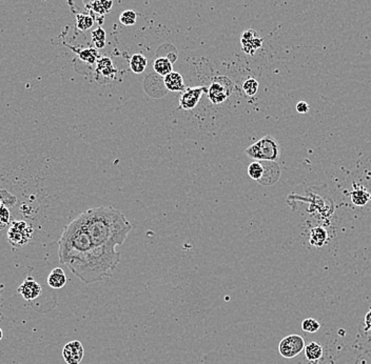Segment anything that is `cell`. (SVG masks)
<instances>
[{"label": "cell", "mask_w": 371, "mask_h": 364, "mask_svg": "<svg viewBox=\"0 0 371 364\" xmlns=\"http://www.w3.org/2000/svg\"><path fill=\"white\" fill-rule=\"evenodd\" d=\"M7 225H5L2 221H0V230H4Z\"/></svg>", "instance_id": "32"}, {"label": "cell", "mask_w": 371, "mask_h": 364, "mask_svg": "<svg viewBox=\"0 0 371 364\" xmlns=\"http://www.w3.org/2000/svg\"><path fill=\"white\" fill-rule=\"evenodd\" d=\"M258 86H259V84H258V81L256 79L248 78V79H246L244 81L243 89H244V92H245L246 95L254 96L257 93Z\"/></svg>", "instance_id": "25"}, {"label": "cell", "mask_w": 371, "mask_h": 364, "mask_svg": "<svg viewBox=\"0 0 371 364\" xmlns=\"http://www.w3.org/2000/svg\"><path fill=\"white\" fill-rule=\"evenodd\" d=\"M164 84L171 92H181L186 89L182 76L177 72H171L164 77Z\"/></svg>", "instance_id": "13"}, {"label": "cell", "mask_w": 371, "mask_h": 364, "mask_svg": "<svg viewBox=\"0 0 371 364\" xmlns=\"http://www.w3.org/2000/svg\"><path fill=\"white\" fill-rule=\"evenodd\" d=\"M67 283V276L61 267L54 268L48 276V284L54 290L63 289Z\"/></svg>", "instance_id": "14"}, {"label": "cell", "mask_w": 371, "mask_h": 364, "mask_svg": "<svg viewBox=\"0 0 371 364\" xmlns=\"http://www.w3.org/2000/svg\"><path fill=\"white\" fill-rule=\"evenodd\" d=\"M153 69L162 77H165L169 73L173 72V66L172 62L169 58L166 57H160L155 62L153 63Z\"/></svg>", "instance_id": "15"}, {"label": "cell", "mask_w": 371, "mask_h": 364, "mask_svg": "<svg viewBox=\"0 0 371 364\" xmlns=\"http://www.w3.org/2000/svg\"><path fill=\"white\" fill-rule=\"evenodd\" d=\"M246 154L256 161H276L278 159V144L274 138L267 136L246 149Z\"/></svg>", "instance_id": "3"}, {"label": "cell", "mask_w": 371, "mask_h": 364, "mask_svg": "<svg viewBox=\"0 0 371 364\" xmlns=\"http://www.w3.org/2000/svg\"><path fill=\"white\" fill-rule=\"evenodd\" d=\"M305 356L309 361H317L323 356V347L317 342H310L305 346Z\"/></svg>", "instance_id": "18"}, {"label": "cell", "mask_w": 371, "mask_h": 364, "mask_svg": "<svg viewBox=\"0 0 371 364\" xmlns=\"http://www.w3.org/2000/svg\"><path fill=\"white\" fill-rule=\"evenodd\" d=\"M92 41L94 43L96 49H102L105 45V32L101 27H97L94 31H92Z\"/></svg>", "instance_id": "24"}, {"label": "cell", "mask_w": 371, "mask_h": 364, "mask_svg": "<svg viewBox=\"0 0 371 364\" xmlns=\"http://www.w3.org/2000/svg\"><path fill=\"white\" fill-rule=\"evenodd\" d=\"M17 292L23 297L24 300L32 301L41 295L42 289L37 281L29 276L18 287Z\"/></svg>", "instance_id": "9"}, {"label": "cell", "mask_w": 371, "mask_h": 364, "mask_svg": "<svg viewBox=\"0 0 371 364\" xmlns=\"http://www.w3.org/2000/svg\"><path fill=\"white\" fill-rule=\"evenodd\" d=\"M119 21L121 22V24L127 25V26L135 24V22H136V13L134 11H131V10L122 12L120 14V16H119Z\"/></svg>", "instance_id": "26"}, {"label": "cell", "mask_w": 371, "mask_h": 364, "mask_svg": "<svg viewBox=\"0 0 371 364\" xmlns=\"http://www.w3.org/2000/svg\"><path fill=\"white\" fill-rule=\"evenodd\" d=\"M77 54H78L80 58L83 60V62H85L89 65L96 64L97 60L99 59V54H98L97 50L93 49V48L77 51Z\"/></svg>", "instance_id": "20"}, {"label": "cell", "mask_w": 371, "mask_h": 364, "mask_svg": "<svg viewBox=\"0 0 371 364\" xmlns=\"http://www.w3.org/2000/svg\"><path fill=\"white\" fill-rule=\"evenodd\" d=\"M309 109H310V107H309V104L305 101H300L298 104H297V111L301 114H306Z\"/></svg>", "instance_id": "29"}, {"label": "cell", "mask_w": 371, "mask_h": 364, "mask_svg": "<svg viewBox=\"0 0 371 364\" xmlns=\"http://www.w3.org/2000/svg\"><path fill=\"white\" fill-rule=\"evenodd\" d=\"M58 246L60 263L67 265L74 276L87 284L111 277L120 261L116 249L92 245L78 217L65 227Z\"/></svg>", "instance_id": "1"}, {"label": "cell", "mask_w": 371, "mask_h": 364, "mask_svg": "<svg viewBox=\"0 0 371 364\" xmlns=\"http://www.w3.org/2000/svg\"><path fill=\"white\" fill-rule=\"evenodd\" d=\"M94 24V19L88 14H77L76 15V27L81 31H88Z\"/></svg>", "instance_id": "21"}, {"label": "cell", "mask_w": 371, "mask_h": 364, "mask_svg": "<svg viewBox=\"0 0 371 364\" xmlns=\"http://www.w3.org/2000/svg\"><path fill=\"white\" fill-rule=\"evenodd\" d=\"M112 5V0H93L90 7L93 11L98 14H105L111 10Z\"/></svg>", "instance_id": "23"}, {"label": "cell", "mask_w": 371, "mask_h": 364, "mask_svg": "<svg viewBox=\"0 0 371 364\" xmlns=\"http://www.w3.org/2000/svg\"><path fill=\"white\" fill-rule=\"evenodd\" d=\"M365 325H366V328L371 330V308L369 310V312L366 314V317H365Z\"/></svg>", "instance_id": "30"}, {"label": "cell", "mask_w": 371, "mask_h": 364, "mask_svg": "<svg viewBox=\"0 0 371 364\" xmlns=\"http://www.w3.org/2000/svg\"><path fill=\"white\" fill-rule=\"evenodd\" d=\"M33 227L25 221H13L8 233V239L12 247L23 248L33 237Z\"/></svg>", "instance_id": "5"}, {"label": "cell", "mask_w": 371, "mask_h": 364, "mask_svg": "<svg viewBox=\"0 0 371 364\" xmlns=\"http://www.w3.org/2000/svg\"><path fill=\"white\" fill-rule=\"evenodd\" d=\"M264 166V174L258 184L264 186L274 185L281 176V170L274 161H260Z\"/></svg>", "instance_id": "11"}, {"label": "cell", "mask_w": 371, "mask_h": 364, "mask_svg": "<svg viewBox=\"0 0 371 364\" xmlns=\"http://www.w3.org/2000/svg\"><path fill=\"white\" fill-rule=\"evenodd\" d=\"M84 354V346L77 340L67 343L63 350V357L68 364H81Z\"/></svg>", "instance_id": "8"}, {"label": "cell", "mask_w": 371, "mask_h": 364, "mask_svg": "<svg viewBox=\"0 0 371 364\" xmlns=\"http://www.w3.org/2000/svg\"><path fill=\"white\" fill-rule=\"evenodd\" d=\"M232 90H233V82L226 76H216L207 89L208 98L214 104H221L230 97Z\"/></svg>", "instance_id": "4"}, {"label": "cell", "mask_w": 371, "mask_h": 364, "mask_svg": "<svg viewBox=\"0 0 371 364\" xmlns=\"http://www.w3.org/2000/svg\"><path fill=\"white\" fill-rule=\"evenodd\" d=\"M206 86H195V87H189L186 88L184 92L182 93L179 104L180 108L184 111H190L196 108L200 98L207 92Z\"/></svg>", "instance_id": "7"}, {"label": "cell", "mask_w": 371, "mask_h": 364, "mask_svg": "<svg viewBox=\"0 0 371 364\" xmlns=\"http://www.w3.org/2000/svg\"><path fill=\"white\" fill-rule=\"evenodd\" d=\"M4 203H3V201H2V199H0V206H2Z\"/></svg>", "instance_id": "33"}, {"label": "cell", "mask_w": 371, "mask_h": 364, "mask_svg": "<svg viewBox=\"0 0 371 364\" xmlns=\"http://www.w3.org/2000/svg\"><path fill=\"white\" fill-rule=\"evenodd\" d=\"M305 348V341L300 335H289L281 340L278 352L286 358L291 359L300 355Z\"/></svg>", "instance_id": "6"}, {"label": "cell", "mask_w": 371, "mask_h": 364, "mask_svg": "<svg viewBox=\"0 0 371 364\" xmlns=\"http://www.w3.org/2000/svg\"><path fill=\"white\" fill-rule=\"evenodd\" d=\"M370 199V195L363 187L353 190L351 193V200L357 206H364Z\"/></svg>", "instance_id": "19"}, {"label": "cell", "mask_w": 371, "mask_h": 364, "mask_svg": "<svg viewBox=\"0 0 371 364\" xmlns=\"http://www.w3.org/2000/svg\"><path fill=\"white\" fill-rule=\"evenodd\" d=\"M96 77L101 76L103 79L112 80L114 79L117 70L115 69L112 60L109 57H101L96 63Z\"/></svg>", "instance_id": "12"}, {"label": "cell", "mask_w": 371, "mask_h": 364, "mask_svg": "<svg viewBox=\"0 0 371 364\" xmlns=\"http://www.w3.org/2000/svg\"><path fill=\"white\" fill-rule=\"evenodd\" d=\"M10 218H11V214L9 208L3 204L0 206V221H2L5 225H8L10 223Z\"/></svg>", "instance_id": "28"}, {"label": "cell", "mask_w": 371, "mask_h": 364, "mask_svg": "<svg viewBox=\"0 0 371 364\" xmlns=\"http://www.w3.org/2000/svg\"><path fill=\"white\" fill-rule=\"evenodd\" d=\"M3 337H4V331H3V329H2V327H0V341H2V339H3Z\"/></svg>", "instance_id": "31"}, {"label": "cell", "mask_w": 371, "mask_h": 364, "mask_svg": "<svg viewBox=\"0 0 371 364\" xmlns=\"http://www.w3.org/2000/svg\"><path fill=\"white\" fill-rule=\"evenodd\" d=\"M242 49L246 54L254 55V53L261 47L262 39L258 37L257 33L254 32L253 29H248L246 31L241 39Z\"/></svg>", "instance_id": "10"}, {"label": "cell", "mask_w": 371, "mask_h": 364, "mask_svg": "<svg viewBox=\"0 0 371 364\" xmlns=\"http://www.w3.org/2000/svg\"><path fill=\"white\" fill-rule=\"evenodd\" d=\"M148 65L147 58L142 54H135L130 59V69L135 74H142Z\"/></svg>", "instance_id": "17"}, {"label": "cell", "mask_w": 371, "mask_h": 364, "mask_svg": "<svg viewBox=\"0 0 371 364\" xmlns=\"http://www.w3.org/2000/svg\"><path fill=\"white\" fill-rule=\"evenodd\" d=\"M247 172H248V175L251 179L258 182L261 179L262 174H264V166H262V163L260 161L255 160L249 164Z\"/></svg>", "instance_id": "22"}, {"label": "cell", "mask_w": 371, "mask_h": 364, "mask_svg": "<svg viewBox=\"0 0 371 364\" xmlns=\"http://www.w3.org/2000/svg\"><path fill=\"white\" fill-rule=\"evenodd\" d=\"M95 248L116 249L126 241L132 224L114 207H94L77 216Z\"/></svg>", "instance_id": "2"}, {"label": "cell", "mask_w": 371, "mask_h": 364, "mask_svg": "<svg viewBox=\"0 0 371 364\" xmlns=\"http://www.w3.org/2000/svg\"><path fill=\"white\" fill-rule=\"evenodd\" d=\"M321 327V324L313 319V318H307L303 322H302V329L306 332H316Z\"/></svg>", "instance_id": "27"}, {"label": "cell", "mask_w": 371, "mask_h": 364, "mask_svg": "<svg viewBox=\"0 0 371 364\" xmlns=\"http://www.w3.org/2000/svg\"><path fill=\"white\" fill-rule=\"evenodd\" d=\"M327 239H328L327 232L325 231L323 227H320V226L312 229L310 232V237H309V241H310V244L317 248H321L326 244Z\"/></svg>", "instance_id": "16"}]
</instances>
